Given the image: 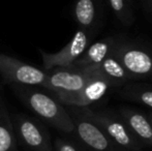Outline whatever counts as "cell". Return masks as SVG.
I'll return each mask as SVG.
<instances>
[{
	"label": "cell",
	"instance_id": "obj_1",
	"mask_svg": "<svg viewBox=\"0 0 152 151\" xmlns=\"http://www.w3.org/2000/svg\"><path fill=\"white\" fill-rule=\"evenodd\" d=\"M12 90L33 113L53 127L65 133L75 131L72 115L59 101L33 86H12Z\"/></svg>",
	"mask_w": 152,
	"mask_h": 151
},
{
	"label": "cell",
	"instance_id": "obj_2",
	"mask_svg": "<svg viewBox=\"0 0 152 151\" xmlns=\"http://www.w3.org/2000/svg\"><path fill=\"white\" fill-rule=\"evenodd\" d=\"M95 34L94 31L79 28L72 39L58 52L47 53L39 50L44 69L50 71L58 67H72L91 44Z\"/></svg>",
	"mask_w": 152,
	"mask_h": 151
},
{
	"label": "cell",
	"instance_id": "obj_3",
	"mask_svg": "<svg viewBox=\"0 0 152 151\" xmlns=\"http://www.w3.org/2000/svg\"><path fill=\"white\" fill-rule=\"evenodd\" d=\"M97 73V67H58L47 71V79L42 87L55 94L74 93L81 90Z\"/></svg>",
	"mask_w": 152,
	"mask_h": 151
},
{
	"label": "cell",
	"instance_id": "obj_4",
	"mask_svg": "<svg viewBox=\"0 0 152 151\" xmlns=\"http://www.w3.org/2000/svg\"><path fill=\"white\" fill-rule=\"evenodd\" d=\"M69 112L75 123V131L85 146L92 151H118L106 131L85 112L84 108H78Z\"/></svg>",
	"mask_w": 152,
	"mask_h": 151
},
{
	"label": "cell",
	"instance_id": "obj_5",
	"mask_svg": "<svg viewBox=\"0 0 152 151\" xmlns=\"http://www.w3.org/2000/svg\"><path fill=\"white\" fill-rule=\"evenodd\" d=\"M85 112L93 121H95L109 136L113 143L124 151H138L141 147V142L132 133L129 127L122 119L108 112H92L84 108Z\"/></svg>",
	"mask_w": 152,
	"mask_h": 151
},
{
	"label": "cell",
	"instance_id": "obj_6",
	"mask_svg": "<svg viewBox=\"0 0 152 151\" xmlns=\"http://www.w3.org/2000/svg\"><path fill=\"white\" fill-rule=\"evenodd\" d=\"M0 76L12 86H42L47 71L10 57L0 54Z\"/></svg>",
	"mask_w": 152,
	"mask_h": 151
},
{
	"label": "cell",
	"instance_id": "obj_7",
	"mask_svg": "<svg viewBox=\"0 0 152 151\" xmlns=\"http://www.w3.org/2000/svg\"><path fill=\"white\" fill-rule=\"evenodd\" d=\"M18 141L29 151H54V143L44 125L27 115L12 119Z\"/></svg>",
	"mask_w": 152,
	"mask_h": 151
},
{
	"label": "cell",
	"instance_id": "obj_8",
	"mask_svg": "<svg viewBox=\"0 0 152 151\" xmlns=\"http://www.w3.org/2000/svg\"><path fill=\"white\" fill-rule=\"evenodd\" d=\"M114 87H117V85L112 80L102 75L97 67V73L81 90L74 93H61L55 95L57 101L65 106L72 108H86L87 106L102 99L106 93Z\"/></svg>",
	"mask_w": 152,
	"mask_h": 151
},
{
	"label": "cell",
	"instance_id": "obj_9",
	"mask_svg": "<svg viewBox=\"0 0 152 151\" xmlns=\"http://www.w3.org/2000/svg\"><path fill=\"white\" fill-rule=\"evenodd\" d=\"M115 54L134 79L152 76V52L146 48L121 39Z\"/></svg>",
	"mask_w": 152,
	"mask_h": 151
},
{
	"label": "cell",
	"instance_id": "obj_10",
	"mask_svg": "<svg viewBox=\"0 0 152 151\" xmlns=\"http://www.w3.org/2000/svg\"><path fill=\"white\" fill-rule=\"evenodd\" d=\"M121 38L116 36H108L98 40L87 48L84 54L75 62L72 67L84 69V67L98 66L104 59L115 52Z\"/></svg>",
	"mask_w": 152,
	"mask_h": 151
},
{
	"label": "cell",
	"instance_id": "obj_11",
	"mask_svg": "<svg viewBox=\"0 0 152 151\" xmlns=\"http://www.w3.org/2000/svg\"><path fill=\"white\" fill-rule=\"evenodd\" d=\"M102 5L100 0H76L72 15L79 27L97 32L102 19Z\"/></svg>",
	"mask_w": 152,
	"mask_h": 151
},
{
	"label": "cell",
	"instance_id": "obj_12",
	"mask_svg": "<svg viewBox=\"0 0 152 151\" xmlns=\"http://www.w3.org/2000/svg\"><path fill=\"white\" fill-rule=\"evenodd\" d=\"M121 117L132 133L138 138L140 142L152 146V122L150 118L136 110L122 108Z\"/></svg>",
	"mask_w": 152,
	"mask_h": 151
},
{
	"label": "cell",
	"instance_id": "obj_13",
	"mask_svg": "<svg viewBox=\"0 0 152 151\" xmlns=\"http://www.w3.org/2000/svg\"><path fill=\"white\" fill-rule=\"evenodd\" d=\"M18 142L14 121L0 92V151H18Z\"/></svg>",
	"mask_w": 152,
	"mask_h": 151
},
{
	"label": "cell",
	"instance_id": "obj_14",
	"mask_svg": "<svg viewBox=\"0 0 152 151\" xmlns=\"http://www.w3.org/2000/svg\"><path fill=\"white\" fill-rule=\"evenodd\" d=\"M97 67L102 75L112 80L117 86H120L129 80H134V78L130 75L129 71L123 66L115 52L107 59H104Z\"/></svg>",
	"mask_w": 152,
	"mask_h": 151
},
{
	"label": "cell",
	"instance_id": "obj_15",
	"mask_svg": "<svg viewBox=\"0 0 152 151\" xmlns=\"http://www.w3.org/2000/svg\"><path fill=\"white\" fill-rule=\"evenodd\" d=\"M113 14L124 26H129L134 21L129 0H108Z\"/></svg>",
	"mask_w": 152,
	"mask_h": 151
},
{
	"label": "cell",
	"instance_id": "obj_16",
	"mask_svg": "<svg viewBox=\"0 0 152 151\" xmlns=\"http://www.w3.org/2000/svg\"><path fill=\"white\" fill-rule=\"evenodd\" d=\"M125 92H127V95L134 101H139L152 109V88L132 87L130 89H127Z\"/></svg>",
	"mask_w": 152,
	"mask_h": 151
},
{
	"label": "cell",
	"instance_id": "obj_17",
	"mask_svg": "<svg viewBox=\"0 0 152 151\" xmlns=\"http://www.w3.org/2000/svg\"><path fill=\"white\" fill-rule=\"evenodd\" d=\"M54 151H82L72 142L57 138L54 141Z\"/></svg>",
	"mask_w": 152,
	"mask_h": 151
},
{
	"label": "cell",
	"instance_id": "obj_18",
	"mask_svg": "<svg viewBox=\"0 0 152 151\" xmlns=\"http://www.w3.org/2000/svg\"><path fill=\"white\" fill-rule=\"evenodd\" d=\"M149 7H150V9H151V12H152V0H149Z\"/></svg>",
	"mask_w": 152,
	"mask_h": 151
},
{
	"label": "cell",
	"instance_id": "obj_19",
	"mask_svg": "<svg viewBox=\"0 0 152 151\" xmlns=\"http://www.w3.org/2000/svg\"><path fill=\"white\" fill-rule=\"evenodd\" d=\"M150 120H151V122H152V113L150 114Z\"/></svg>",
	"mask_w": 152,
	"mask_h": 151
}]
</instances>
